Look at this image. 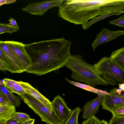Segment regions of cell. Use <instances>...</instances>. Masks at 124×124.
Masks as SVG:
<instances>
[{
  "label": "cell",
  "mask_w": 124,
  "mask_h": 124,
  "mask_svg": "<svg viewBox=\"0 0 124 124\" xmlns=\"http://www.w3.org/2000/svg\"><path fill=\"white\" fill-rule=\"evenodd\" d=\"M56 114L63 124L71 115L73 110L69 108L63 98L58 95L51 102Z\"/></svg>",
  "instance_id": "obj_10"
},
{
  "label": "cell",
  "mask_w": 124,
  "mask_h": 124,
  "mask_svg": "<svg viewBox=\"0 0 124 124\" xmlns=\"http://www.w3.org/2000/svg\"><path fill=\"white\" fill-rule=\"evenodd\" d=\"M6 122L7 124H22L23 123L10 119L9 120Z\"/></svg>",
  "instance_id": "obj_30"
},
{
  "label": "cell",
  "mask_w": 124,
  "mask_h": 124,
  "mask_svg": "<svg viewBox=\"0 0 124 124\" xmlns=\"http://www.w3.org/2000/svg\"><path fill=\"white\" fill-rule=\"evenodd\" d=\"M9 23H8L10 26L14 27H18L19 26L17 24L16 21L14 19L10 17V19L8 20Z\"/></svg>",
  "instance_id": "obj_28"
},
{
  "label": "cell",
  "mask_w": 124,
  "mask_h": 124,
  "mask_svg": "<svg viewBox=\"0 0 124 124\" xmlns=\"http://www.w3.org/2000/svg\"><path fill=\"white\" fill-rule=\"evenodd\" d=\"M94 69L108 85L115 86L118 82L124 83V70L112 61L110 57L104 56L93 65Z\"/></svg>",
  "instance_id": "obj_4"
},
{
  "label": "cell",
  "mask_w": 124,
  "mask_h": 124,
  "mask_svg": "<svg viewBox=\"0 0 124 124\" xmlns=\"http://www.w3.org/2000/svg\"><path fill=\"white\" fill-rule=\"evenodd\" d=\"M65 66L71 70V78L94 87L100 85H108L102 77L95 71L93 65L89 64L79 54L71 55Z\"/></svg>",
  "instance_id": "obj_3"
},
{
  "label": "cell",
  "mask_w": 124,
  "mask_h": 124,
  "mask_svg": "<svg viewBox=\"0 0 124 124\" xmlns=\"http://www.w3.org/2000/svg\"><path fill=\"white\" fill-rule=\"evenodd\" d=\"M16 111L15 107L12 104H0V123L9 120Z\"/></svg>",
  "instance_id": "obj_15"
},
{
  "label": "cell",
  "mask_w": 124,
  "mask_h": 124,
  "mask_svg": "<svg viewBox=\"0 0 124 124\" xmlns=\"http://www.w3.org/2000/svg\"><path fill=\"white\" fill-rule=\"evenodd\" d=\"M63 0L43 1L40 2L29 3L25 7L21 8L22 11H26L31 15L42 16L48 10L55 7H59L63 3Z\"/></svg>",
  "instance_id": "obj_8"
},
{
  "label": "cell",
  "mask_w": 124,
  "mask_h": 124,
  "mask_svg": "<svg viewBox=\"0 0 124 124\" xmlns=\"http://www.w3.org/2000/svg\"><path fill=\"white\" fill-rule=\"evenodd\" d=\"M103 95L98 94L97 96L91 101L87 102L83 107L82 118L87 119L97 113Z\"/></svg>",
  "instance_id": "obj_13"
},
{
  "label": "cell",
  "mask_w": 124,
  "mask_h": 124,
  "mask_svg": "<svg viewBox=\"0 0 124 124\" xmlns=\"http://www.w3.org/2000/svg\"><path fill=\"white\" fill-rule=\"evenodd\" d=\"M31 119L30 116L26 113L16 111L10 119L24 123Z\"/></svg>",
  "instance_id": "obj_21"
},
{
  "label": "cell",
  "mask_w": 124,
  "mask_h": 124,
  "mask_svg": "<svg viewBox=\"0 0 124 124\" xmlns=\"http://www.w3.org/2000/svg\"><path fill=\"white\" fill-rule=\"evenodd\" d=\"M35 121V119H31L30 120L23 123L22 124H34Z\"/></svg>",
  "instance_id": "obj_33"
},
{
  "label": "cell",
  "mask_w": 124,
  "mask_h": 124,
  "mask_svg": "<svg viewBox=\"0 0 124 124\" xmlns=\"http://www.w3.org/2000/svg\"><path fill=\"white\" fill-rule=\"evenodd\" d=\"M2 83L6 88L12 93H16L19 95L27 94L19 81L4 78L3 80Z\"/></svg>",
  "instance_id": "obj_14"
},
{
  "label": "cell",
  "mask_w": 124,
  "mask_h": 124,
  "mask_svg": "<svg viewBox=\"0 0 124 124\" xmlns=\"http://www.w3.org/2000/svg\"><path fill=\"white\" fill-rule=\"evenodd\" d=\"M124 34V31L117 30L112 31L107 29H102L101 32L97 35L94 40L91 44L94 51L99 45L106 43L115 39Z\"/></svg>",
  "instance_id": "obj_11"
},
{
  "label": "cell",
  "mask_w": 124,
  "mask_h": 124,
  "mask_svg": "<svg viewBox=\"0 0 124 124\" xmlns=\"http://www.w3.org/2000/svg\"><path fill=\"white\" fill-rule=\"evenodd\" d=\"M0 61L5 64L9 72L21 73L25 71L19 60L3 41H0Z\"/></svg>",
  "instance_id": "obj_6"
},
{
  "label": "cell",
  "mask_w": 124,
  "mask_h": 124,
  "mask_svg": "<svg viewBox=\"0 0 124 124\" xmlns=\"http://www.w3.org/2000/svg\"><path fill=\"white\" fill-rule=\"evenodd\" d=\"M0 69L1 70L4 71L8 70V69L5 64L0 61Z\"/></svg>",
  "instance_id": "obj_32"
},
{
  "label": "cell",
  "mask_w": 124,
  "mask_h": 124,
  "mask_svg": "<svg viewBox=\"0 0 124 124\" xmlns=\"http://www.w3.org/2000/svg\"><path fill=\"white\" fill-rule=\"evenodd\" d=\"M109 57L112 61L124 70V47L112 52Z\"/></svg>",
  "instance_id": "obj_17"
},
{
  "label": "cell",
  "mask_w": 124,
  "mask_h": 124,
  "mask_svg": "<svg viewBox=\"0 0 124 124\" xmlns=\"http://www.w3.org/2000/svg\"><path fill=\"white\" fill-rule=\"evenodd\" d=\"M108 124H124V117L116 118L112 116Z\"/></svg>",
  "instance_id": "obj_25"
},
{
  "label": "cell",
  "mask_w": 124,
  "mask_h": 124,
  "mask_svg": "<svg viewBox=\"0 0 124 124\" xmlns=\"http://www.w3.org/2000/svg\"><path fill=\"white\" fill-rule=\"evenodd\" d=\"M122 91V89L121 88L117 89L116 88V91L119 94H120L121 93Z\"/></svg>",
  "instance_id": "obj_35"
},
{
  "label": "cell",
  "mask_w": 124,
  "mask_h": 124,
  "mask_svg": "<svg viewBox=\"0 0 124 124\" xmlns=\"http://www.w3.org/2000/svg\"><path fill=\"white\" fill-rule=\"evenodd\" d=\"M119 88H121L122 91L124 92V83L118 84Z\"/></svg>",
  "instance_id": "obj_34"
},
{
  "label": "cell",
  "mask_w": 124,
  "mask_h": 124,
  "mask_svg": "<svg viewBox=\"0 0 124 124\" xmlns=\"http://www.w3.org/2000/svg\"><path fill=\"white\" fill-rule=\"evenodd\" d=\"M82 109L79 107L76 108L73 110L72 113L67 120L63 124H79L78 118L79 113Z\"/></svg>",
  "instance_id": "obj_20"
},
{
  "label": "cell",
  "mask_w": 124,
  "mask_h": 124,
  "mask_svg": "<svg viewBox=\"0 0 124 124\" xmlns=\"http://www.w3.org/2000/svg\"><path fill=\"white\" fill-rule=\"evenodd\" d=\"M124 13L122 10H120L101 15L98 17H95L93 18L90 21H88L82 24V27L84 30H87L91 25L99 21L110 16L114 15H119Z\"/></svg>",
  "instance_id": "obj_19"
},
{
  "label": "cell",
  "mask_w": 124,
  "mask_h": 124,
  "mask_svg": "<svg viewBox=\"0 0 124 124\" xmlns=\"http://www.w3.org/2000/svg\"><path fill=\"white\" fill-rule=\"evenodd\" d=\"M124 13V9L122 10Z\"/></svg>",
  "instance_id": "obj_37"
},
{
  "label": "cell",
  "mask_w": 124,
  "mask_h": 124,
  "mask_svg": "<svg viewBox=\"0 0 124 124\" xmlns=\"http://www.w3.org/2000/svg\"></svg>",
  "instance_id": "obj_38"
},
{
  "label": "cell",
  "mask_w": 124,
  "mask_h": 124,
  "mask_svg": "<svg viewBox=\"0 0 124 124\" xmlns=\"http://www.w3.org/2000/svg\"><path fill=\"white\" fill-rule=\"evenodd\" d=\"M0 91L5 95L9 101L15 107H19L21 104V98L9 92L5 86L2 80L0 82Z\"/></svg>",
  "instance_id": "obj_16"
},
{
  "label": "cell",
  "mask_w": 124,
  "mask_h": 124,
  "mask_svg": "<svg viewBox=\"0 0 124 124\" xmlns=\"http://www.w3.org/2000/svg\"><path fill=\"white\" fill-rule=\"evenodd\" d=\"M113 116L116 118L124 117V107L113 109L111 111Z\"/></svg>",
  "instance_id": "obj_23"
},
{
  "label": "cell",
  "mask_w": 124,
  "mask_h": 124,
  "mask_svg": "<svg viewBox=\"0 0 124 124\" xmlns=\"http://www.w3.org/2000/svg\"><path fill=\"white\" fill-rule=\"evenodd\" d=\"M96 124H108L107 120H101L98 118H96Z\"/></svg>",
  "instance_id": "obj_31"
},
{
  "label": "cell",
  "mask_w": 124,
  "mask_h": 124,
  "mask_svg": "<svg viewBox=\"0 0 124 124\" xmlns=\"http://www.w3.org/2000/svg\"><path fill=\"white\" fill-rule=\"evenodd\" d=\"M109 95H104L101 101L103 109L110 112L113 109L124 107V92L119 94L116 88L110 90Z\"/></svg>",
  "instance_id": "obj_9"
},
{
  "label": "cell",
  "mask_w": 124,
  "mask_h": 124,
  "mask_svg": "<svg viewBox=\"0 0 124 124\" xmlns=\"http://www.w3.org/2000/svg\"><path fill=\"white\" fill-rule=\"evenodd\" d=\"M24 102L48 124H63L54 111H52L29 94L20 95Z\"/></svg>",
  "instance_id": "obj_5"
},
{
  "label": "cell",
  "mask_w": 124,
  "mask_h": 124,
  "mask_svg": "<svg viewBox=\"0 0 124 124\" xmlns=\"http://www.w3.org/2000/svg\"><path fill=\"white\" fill-rule=\"evenodd\" d=\"M58 16L75 24H82L98 16L119 10L118 0H65Z\"/></svg>",
  "instance_id": "obj_2"
},
{
  "label": "cell",
  "mask_w": 124,
  "mask_h": 124,
  "mask_svg": "<svg viewBox=\"0 0 124 124\" xmlns=\"http://www.w3.org/2000/svg\"><path fill=\"white\" fill-rule=\"evenodd\" d=\"M10 104L12 103L8 100L5 95L0 91V104Z\"/></svg>",
  "instance_id": "obj_26"
},
{
  "label": "cell",
  "mask_w": 124,
  "mask_h": 124,
  "mask_svg": "<svg viewBox=\"0 0 124 124\" xmlns=\"http://www.w3.org/2000/svg\"><path fill=\"white\" fill-rule=\"evenodd\" d=\"M16 1L15 0H0V6L4 4H8L12 3L15 2Z\"/></svg>",
  "instance_id": "obj_29"
},
{
  "label": "cell",
  "mask_w": 124,
  "mask_h": 124,
  "mask_svg": "<svg viewBox=\"0 0 124 124\" xmlns=\"http://www.w3.org/2000/svg\"><path fill=\"white\" fill-rule=\"evenodd\" d=\"M65 80L69 83L76 86L86 91L95 93L98 95H109L110 94L107 92L97 89L90 85L71 81L65 78Z\"/></svg>",
  "instance_id": "obj_18"
},
{
  "label": "cell",
  "mask_w": 124,
  "mask_h": 124,
  "mask_svg": "<svg viewBox=\"0 0 124 124\" xmlns=\"http://www.w3.org/2000/svg\"><path fill=\"white\" fill-rule=\"evenodd\" d=\"M71 41L63 36L25 44L32 63L26 72L41 76L63 67L71 56Z\"/></svg>",
  "instance_id": "obj_1"
},
{
  "label": "cell",
  "mask_w": 124,
  "mask_h": 124,
  "mask_svg": "<svg viewBox=\"0 0 124 124\" xmlns=\"http://www.w3.org/2000/svg\"><path fill=\"white\" fill-rule=\"evenodd\" d=\"M0 124H7L6 122H3L0 123Z\"/></svg>",
  "instance_id": "obj_36"
},
{
  "label": "cell",
  "mask_w": 124,
  "mask_h": 124,
  "mask_svg": "<svg viewBox=\"0 0 124 124\" xmlns=\"http://www.w3.org/2000/svg\"><path fill=\"white\" fill-rule=\"evenodd\" d=\"M19 82L27 94H30L38 100L51 111H54L51 102L49 100L28 83L21 81Z\"/></svg>",
  "instance_id": "obj_12"
},
{
  "label": "cell",
  "mask_w": 124,
  "mask_h": 124,
  "mask_svg": "<svg viewBox=\"0 0 124 124\" xmlns=\"http://www.w3.org/2000/svg\"><path fill=\"white\" fill-rule=\"evenodd\" d=\"M8 48L17 57L22 64L25 71L32 65L31 60L25 48V45L22 42L13 41H4Z\"/></svg>",
  "instance_id": "obj_7"
},
{
  "label": "cell",
  "mask_w": 124,
  "mask_h": 124,
  "mask_svg": "<svg viewBox=\"0 0 124 124\" xmlns=\"http://www.w3.org/2000/svg\"><path fill=\"white\" fill-rule=\"evenodd\" d=\"M20 30L19 27H14L9 25L8 23H0V34L7 33H12Z\"/></svg>",
  "instance_id": "obj_22"
},
{
  "label": "cell",
  "mask_w": 124,
  "mask_h": 124,
  "mask_svg": "<svg viewBox=\"0 0 124 124\" xmlns=\"http://www.w3.org/2000/svg\"><path fill=\"white\" fill-rule=\"evenodd\" d=\"M96 118L95 115H93L83 121L82 124H96Z\"/></svg>",
  "instance_id": "obj_27"
},
{
  "label": "cell",
  "mask_w": 124,
  "mask_h": 124,
  "mask_svg": "<svg viewBox=\"0 0 124 124\" xmlns=\"http://www.w3.org/2000/svg\"><path fill=\"white\" fill-rule=\"evenodd\" d=\"M109 23L111 24L124 28V14L117 19L110 21Z\"/></svg>",
  "instance_id": "obj_24"
}]
</instances>
